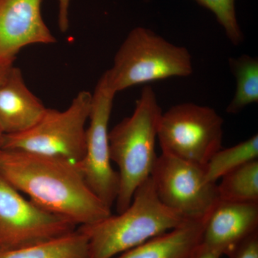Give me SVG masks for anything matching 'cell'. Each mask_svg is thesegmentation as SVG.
<instances>
[{
	"instance_id": "cell-1",
	"label": "cell",
	"mask_w": 258,
	"mask_h": 258,
	"mask_svg": "<svg viewBox=\"0 0 258 258\" xmlns=\"http://www.w3.org/2000/svg\"><path fill=\"white\" fill-rule=\"evenodd\" d=\"M0 175L29 200L76 226L91 225L111 215L78 164L21 151L0 152Z\"/></svg>"
},
{
	"instance_id": "cell-2",
	"label": "cell",
	"mask_w": 258,
	"mask_h": 258,
	"mask_svg": "<svg viewBox=\"0 0 258 258\" xmlns=\"http://www.w3.org/2000/svg\"><path fill=\"white\" fill-rule=\"evenodd\" d=\"M186 221L161 203L150 176L124 211L79 229L87 237L88 258H113Z\"/></svg>"
},
{
	"instance_id": "cell-3",
	"label": "cell",
	"mask_w": 258,
	"mask_h": 258,
	"mask_svg": "<svg viewBox=\"0 0 258 258\" xmlns=\"http://www.w3.org/2000/svg\"><path fill=\"white\" fill-rule=\"evenodd\" d=\"M162 109L152 87L144 86L132 115L109 131L110 157L118 168L119 189L115 200L121 213L134 193L151 176L158 156L155 145Z\"/></svg>"
},
{
	"instance_id": "cell-4",
	"label": "cell",
	"mask_w": 258,
	"mask_h": 258,
	"mask_svg": "<svg viewBox=\"0 0 258 258\" xmlns=\"http://www.w3.org/2000/svg\"><path fill=\"white\" fill-rule=\"evenodd\" d=\"M192 73L191 55L186 47L138 27L129 32L115 54L113 66L104 74L116 94L137 85L187 77Z\"/></svg>"
},
{
	"instance_id": "cell-5",
	"label": "cell",
	"mask_w": 258,
	"mask_h": 258,
	"mask_svg": "<svg viewBox=\"0 0 258 258\" xmlns=\"http://www.w3.org/2000/svg\"><path fill=\"white\" fill-rule=\"evenodd\" d=\"M92 93L80 91L64 111L47 108L31 128L5 135L3 149L57 158L78 164L86 153V123Z\"/></svg>"
},
{
	"instance_id": "cell-6",
	"label": "cell",
	"mask_w": 258,
	"mask_h": 258,
	"mask_svg": "<svg viewBox=\"0 0 258 258\" xmlns=\"http://www.w3.org/2000/svg\"><path fill=\"white\" fill-rule=\"evenodd\" d=\"M224 120L214 108L193 103L163 112L157 139L161 153L205 167L222 149Z\"/></svg>"
},
{
	"instance_id": "cell-7",
	"label": "cell",
	"mask_w": 258,
	"mask_h": 258,
	"mask_svg": "<svg viewBox=\"0 0 258 258\" xmlns=\"http://www.w3.org/2000/svg\"><path fill=\"white\" fill-rule=\"evenodd\" d=\"M151 178L161 203L188 221H205L220 200L205 167L169 154L158 156Z\"/></svg>"
},
{
	"instance_id": "cell-8",
	"label": "cell",
	"mask_w": 258,
	"mask_h": 258,
	"mask_svg": "<svg viewBox=\"0 0 258 258\" xmlns=\"http://www.w3.org/2000/svg\"><path fill=\"white\" fill-rule=\"evenodd\" d=\"M115 96L103 74L92 93L86 153L78 164L90 189L111 209L119 189V176L112 167L108 139V123Z\"/></svg>"
},
{
	"instance_id": "cell-9",
	"label": "cell",
	"mask_w": 258,
	"mask_h": 258,
	"mask_svg": "<svg viewBox=\"0 0 258 258\" xmlns=\"http://www.w3.org/2000/svg\"><path fill=\"white\" fill-rule=\"evenodd\" d=\"M76 225L37 206L0 175V249H14L51 240Z\"/></svg>"
},
{
	"instance_id": "cell-10",
	"label": "cell",
	"mask_w": 258,
	"mask_h": 258,
	"mask_svg": "<svg viewBox=\"0 0 258 258\" xmlns=\"http://www.w3.org/2000/svg\"><path fill=\"white\" fill-rule=\"evenodd\" d=\"M42 0H0V66H13L20 50L55 43L41 12Z\"/></svg>"
},
{
	"instance_id": "cell-11",
	"label": "cell",
	"mask_w": 258,
	"mask_h": 258,
	"mask_svg": "<svg viewBox=\"0 0 258 258\" xmlns=\"http://www.w3.org/2000/svg\"><path fill=\"white\" fill-rule=\"evenodd\" d=\"M258 232V203L219 200L205 221L201 245L227 255Z\"/></svg>"
},
{
	"instance_id": "cell-12",
	"label": "cell",
	"mask_w": 258,
	"mask_h": 258,
	"mask_svg": "<svg viewBox=\"0 0 258 258\" xmlns=\"http://www.w3.org/2000/svg\"><path fill=\"white\" fill-rule=\"evenodd\" d=\"M47 108L29 89L14 66L0 83V127L5 135L23 133L34 126Z\"/></svg>"
},
{
	"instance_id": "cell-13",
	"label": "cell",
	"mask_w": 258,
	"mask_h": 258,
	"mask_svg": "<svg viewBox=\"0 0 258 258\" xmlns=\"http://www.w3.org/2000/svg\"><path fill=\"white\" fill-rule=\"evenodd\" d=\"M205 221H186L115 258H192L201 245Z\"/></svg>"
},
{
	"instance_id": "cell-14",
	"label": "cell",
	"mask_w": 258,
	"mask_h": 258,
	"mask_svg": "<svg viewBox=\"0 0 258 258\" xmlns=\"http://www.w3.org/2000/svg\"><path fill=\"white\" fill-rule=\"evenodd\" d=\"M0 258H88V240L79 230L14 249H0Z\"/></svg>"
},
{
	"instance_id": "cell-15",
	"label": "cell",
	"mask_w": 258,
	"mask_h": 258,
	"mask_svg": "<svg viewBox=\"0 0 258 258\" xmlns=\"http://www.w3.org/2000/svg\"><path fill=\"white\" fill-rule=\"evenodd\" d=\"M229 64L237 85L235 96L226 111L237 114L245 107L258 102V60L257 57L243 55L230 58Z\"/></svg>"
},
{
	"instance_id": "cell-16",
	"label": "cell",
	"mask_w": 258,
	"mask_h": 258,
	"mask_svg": "<svg viewBox=\"0 0 258 258\" xmlns=\"http://www.w3.org/2000/svg\"><path fill=\"white\" fill-rule=\"evenodd\" d=\"M217 184L219 200L258 203V160L255 159L222 176Z\"/></svg>"
},
{
	"instance_id": "cell-17",
	"label": "cell",
	"mask_w": 258,
	"mask_h": 258,
	"mask_svg": "<svg viewBox=\"0 0 258 258\" xmlns=\"http://www.w3.org/2000/svg\"><path fill=\"white\" fill-rule=\"evenodd\" d=\"M257 157L258 136L255 134L234 147L217 151L205 166V178L209 182L217 183L222 176Z\"/></svg>"
},
{
	"instance_id": "cell-18",
	"label": "cell",
	"mask_w": 258,
	"mask_h": 258,
	"mask_svg": "<svg viewBox=\"0 0 258 258\" xmlns=\"http://www.w3.org/2000/svg\"><path fill=\"white\" fill-rule=\"evenodd\" d=\"M198 4L210 10L225 30L226 35L233 45L243 41L235 11V0H195Z\"/></svg>"
},
{
	"instance_id": "cell-19",
	"label": "cell",
	"mask_w": 258,
	"mask_h": 258,
	"mask_svg": "<svg viewBox=\"0 0 258 258\" xmlns=\"http://www.w3.org/2000/svg\"><path fill=\"white\" fill-rule=\"evenodd\" d=\"M227 255L229 258H258V232L241 242Z\"/></svg>"
},
{
	"instance_id": "cell-20",
	"label": "cell",
	"mask_w": 258,
	"mask_h": 258,
	"mask_svg": "<svg viewBox=\"0 0 258 258\" xmlns=\"http://www.w3.org/2000/svg\"><path fill=\"white\" fill-rule=\"evenodd\" d=\"M57 1H58L57 23H58L59 29L61 32H66L69 28V10L71 0H57Z\"/></svg>"
},
{
	"instance_id": "cell-21",
	"label": "cell",
	"mask_w": 258,
	"mask_h": 258,
	"mask_svg": "<svg viewBox=\"0 0 258 258\" xmlns=\"http://www.w3.org/2000/svg\"><path fill=\"white\" fill-rule=\"evenodd\" d=\"M221 257V254L218 253V252L205 248V247L200 245V248L197 251L192 258H220Z\"/></svg>"
},
{
	"instance_id": "cell-22",
	"label": "cell",
	"mask_w": 258,
	"mask_h": 258,
	"mask_svg": "<svg viewBox=\"0 0 258 258\" xmlns=\"http://www.w3.org/2000/svg\"><path fill=\"white\" fill-rule=\"evenodd\" d=\"M13 66H0V83L4 81L5 78L8 76V73H9L10 69Z\"/></svg>"
},
{
	"instance_id": "cell-23",
	"label": "cell",
	"mask_w": 258,
	"mask_h": 258,
	"mask_svg": "<svg viewBox=\"0 0 258 258\" xmlns=\"http://www.w3.org/2000/svg\"><path fill=\"white\" fill-rule=\"evenodd\" d=\"M5 134L2 130L0 127V152L3 149V144H4Z\"/></svg>"
}]
</instances>
